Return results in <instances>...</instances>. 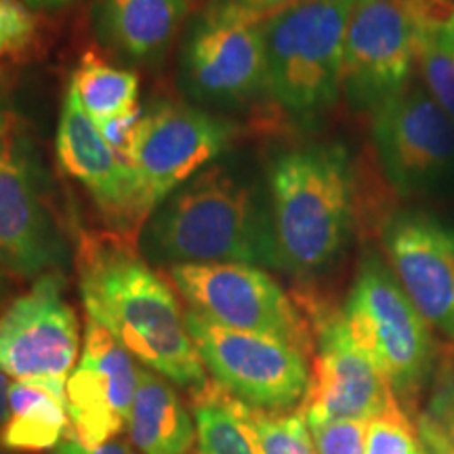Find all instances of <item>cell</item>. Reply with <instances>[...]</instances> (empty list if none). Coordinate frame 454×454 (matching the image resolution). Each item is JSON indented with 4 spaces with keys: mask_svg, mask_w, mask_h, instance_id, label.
I'll list each match as a JSON object with an SVG mask.
<instances>
[{
    "mask_svg": "<svg viewBox=\"0 0 454 454\" xmlns=\"http://www.w3.org/2000/svg\"><path fill=\"white\" fill-rule=\"evenodd\" d=\"M59 271L36 278L32 288L0 316V371L30 381L67 402V379L76 366L81 333L64 294Z\"/></svg>",
    "mask_w": 454,
    "mask_h": 454,
    "instance_id": "cell-13",
    "label": "cell"
},
{
    "mask_svg": "<svg viewBox=\"0 0 454 454\" xmlns=\"http://www.w3.org/2000/svg\"><path fill=\"white\" fill-rule=\"evenodd\" d=\"M429 3L438 4V7H446V9H450L452 4H454V0H429Z\"/></svg>",
    "mask_w": 454,
    "mask_h": 454,
    "instance_id": "cell-38",
    "label": "cell"
},
{
    "mask_svg": "<svg viewBox=\"0 0 454 454\" xmlns=\"http://www.w3.org/2000/svg\"><path fill=\"white\" fill-rule=\"evenodd\" d=\"M364 454H423L414 419L402 411L368 421Z\"/></svg>",
    "mask_w": 454,
    "mask_h": 454,
    "instance_id": "cell-25",
    "label": "cell"
},
{
    "mask_svg": "<svg viewBox=\"0 0 454 454\" xmlns=\"http://www.w3.org/2000/svg\"><path fill=\"white\" fill-rule=\"evenodd\" d=\"M81 294L90 320L141 366L192 391L207 385V368L187 334L177 297L150 263L124 248L93 244L82 254Z\"/></svg>",
    "mask_w": 454,
    "mask_h": 454,
    "instance_id": "cell-2",
    "label": "cell"
},
{
    "mask_svg": "<svg viewBox=\"0 0 454 454\" xmlns=\"http://www.w3.org/2000/svg\"><path fill=\"white\" fill-rule=\"evenodd\" d=\"M417 74L438 101V106L454 121V53L440 43L438 30L429 34L417 59Z\"/></svg>",
    "mask_w": 454,
    "mask_h": 454,
    "instance_id": "cell-24",
    "label": "cell"
},
{
    "mask_svg": "<svg viewBox=\"0 0 454 454\" xmlns=\"http://www.w3.org/2000/svg\"><path fill=\"white\" fill-rule=\"evenodd\" d=\"M299 411L308 425L368 423L404 411L385 374L351 340L340 311H316L314 368Z\"/></svg>",
    "mask_w": 454,
    "mask_h": 454,
    "instance_id": "cell-14",
    "label": "cell"
},
{
    "mask_svg": "<svg viewBox=\"0 0 454 454\" xmlns=\"http://www.w3.org/2000/svg\"><path fill=\"white\" fill-rule=\"evenodd\" d=\"M185 328L215 383L254 411L288 412L309 387L308 354L268 334L236 331L187 309Z\"/></svg>",
    "mask_w": 454,
    "mask_h": 454,
    "instance_id": "cell-8",
    "label": "cell"
},
{
    "mask_svg": "<svg viewBox=\"0 0 454 454\" xmlns=\"http://www.w3.org/2000/svg\"><path fill=\"white\" fill-rule=\"evenodd\" d=\"M36 36V17L20 0L0 3V55L26 49Z\"/></svg>",
    "mask_w": 454,
    "mask_h": 454,
    "instance_id": "cell-28",
    "label": "cell"
},
{
    "mask_svg": "<svg viewBox=\"0 0 454 454\" xmlns=\"http://www.w3.org/2000/svg\"><path fill=\"white\" fill-rule=\"evenodd\" d=\"M354 0H299L263 20L268 95L294 118H314L343 95L345 34Z\"/></svg>",
    "mask_w": 454,
    "mask_h": 454,
    "instance_id": "cell-5",
    "label": "cell"
},
{
    "mask_svg": "<svg viewBox=\"0 0 454 454\" xmlns=\"http://www.w3.org/2000/svg\"><path fill=\"white\" fill-rule=\"evenodd\" d=\"M9 374L0 371V429L9 421Z\"/></svg>",
    "mask_w": 454,
    "mask_h": 454,
    "instance_id": "cell-34",
    "label": "cell"
},
{
    "mask_svg": "<svg viewBox=\"0 0 454 454\" xmlns=\"http://www.w3.org/2000/svg\"><path fill=\"white\" fill-rule=\"evenodd\" d=\"M9 291H11V284H9V274L0 268V308H3L4 299L9 297Z\"/></svg>",
    "mask_w": 454,
    "mask_h": 454,
    "instance_id": "cell-36",
    "label": "cell"
},
{
    "mask_svg": "<svg viewBox=\"0 0 454 454\" xmlns=\"http://www.w3.org/2000/svg\"><path fill=\"white\" fill-rule=\"evenodd\" d=\"M0 454H15V452H11V450H9V448L0 446Z\"/></svg>",
    "mask_w": 454,
    "mask_h": 454,
    "instance_id": "cell-39",
    "label": "cell"
},
{
    "mask_svg": "<svg viewBox=\"0 0 454 454\" xmlns=\"http://www.w3.org/2000/svg\"><path fill=\"white\" fill-rule=\"evenodd\" d=\"M53 454H135L133 448H129L124 442L110 440L106 444L89 448L84 446L72 431H67V435L53 448Z\"/></svg>",
    "mask_w": 454,
    "mask_h": 454,
    "instance_id": "cell-30",
    "label": "cell"
},
{
    "mask_svg": "<svg viewBox=\"0 0 454 454\" xmlns=\"http://www.w3.org/2000/svg\"><path fill=\"white\" fill-rule=\"evenodd\" d=\"M0 3H4V0H0Z\"/></svg>",
    "mask_w": 454,
    "mask_h": 454,
    "instance_id": "cell-41",
    "label": "cell"
},
{
    "mask_svg": "<svg viewBox=\"0 0 454 454\" xmlns=\"http://www.w3.org/2000/svg\"><path fill=\"white\" fill-rule=\"evenodd\" d=\"M9 130V121H7V114H4V107L0 104V137Z\"/></svg>",
    "mask_w": 454,
    "mask_h": 454,
    "instance_id": "cell-37",
    "label": "cell"
},
{
    "mask_svg": "<svg viewBox=\"0 0 454 454\" xmlns=\"http://www.w3.org/2000/svg\"><path fill=\"white\" fill-rule=\"evenodd\" d=\"M190 13V0H98L93 32L110 53L139 66L164 59Z\"/></svg>",
    "mask_w": 454,
    "mask_h": 454,
    "instance_id": "cell-18",
    "label": "cell"
},
{
    "mask_svg": "<svg viewBox=\"0 0 454 454\" xmlns=\"http://www.w3.org/2000/svg\"><path fill=\"white\" fill-rule=\"evenodd\" d=\"M372 144L400 196L438 194L454 184V121L412 76L372 112Z\"/></svg>",
    "mask_w": 454,
    "mask_h": 454,
    "instance_id": "cell-9",
    "label": "cell"
},
{
    "mask_svg": "<svg viewBox=\"0 0 454 454\" xmlns=\"http://www.w3.org/2000/svg\"><path fill=\"white\" fill-rule=\"evenodd\" d=\"M263 20L236 0H211L187 24L177 67L187 99L236 107L268 93Z\"/></svg>",
    "mask_w": 454,
    "mask_h": 454,
    "instance_id": "cell-7",
    "label": "cell"
},
{
    "mask_svg": "<svg viewBox=\"0 0 454 454\" xmlns=\"http://www.w3.org/2000/svg\"><path fill=\"white\" fill-rule=\"evenodd\" d=\"M139 253L168 270L202 263L278 270L268 185L247 160L221 156L147 215Z\"/></svg>",
    "mask_w": 454,
    "mask_h": 454,
    "instance_id": "cell-1",
    "label": "cell"
},
{
    "mask_svg": "<svg viewBox=\"0 0 454 454\" xmlns=\"http://www.w3.org/2000/svg\"><path fill=\"white\" fill-rule=\"evenodd\" d=\"M67 89L74 90L84 112L95 122L107 121L139 106L137 74L106 64L93 53L82 57Z\"/></svg>",
    "mask_w": 454,
    "mask_h": 454,
    "instance_id": "cell-22",
    "label": "cell"
},
{
    "mask_svg": "<svg viewBox=\"0 0 454 454\" xmlns=\"http://www.w3.org/2000/svg\"><path fill=\"white\" fill-rule=\"evenodd\" d=\"M340 316L351 340L385 374L402 408L417 419V400L440 364L438 340L377 253L360 261Z\"/></svg>",
    "mask_w": 454,
    "mask_h": 454,
    "instance_id": "cell-4",
    "label": "cell"
},
{
    "mask_svg": "<svg viewBox=\"0 0 454 454\" xmlns=\"http://www.w3.org/2000/svg\"><path fill=\"white\" fill-rule=\"evenodd\" d=\"M278 270L311 278L331 270L354 230L356 179L348 147L286 150L268 170Z\"/></svg>",
    "mask_w": 454,
    "mask_h": 454,
    "instance_id": "cell-3",
    "label": "cell"
},
{
    "mask_svg": "<svg viewBox=\"0 0 454 454\" xmlns=\"http://www.w3.org/2000/svg\"><path fill=\"white\" fill-rule=\"evenodd\" d=\"M67 259L41 158L30 139L7 130L0 137V268L17 278H41L66 268Z\"/></svg>",
    "mask_w": 454,
    "mask_h": 454,
    "instance_id": "cell-10",
    "label": "cell"
},
{
    "mask_svg": "<svg viewBox=\"0 0 454 454\" xmlns=\"http://www.w3.org/2000/svg\"><path fill=\"white\" fill-rule=\"evenodd\" d=\"M419 419L454 448V349H448L446 357L435 368L429 402L425 411L419 412Z\"/></svg>",
    "mask_w": 454,
    "mask_h": 454,
    "instance_id": "cell-26",
    "label": "cell"
},
{
    "mask_svg": "<svg viewBox=\"0 0 454 454\" xmlns=\"http://www.w3.org/2000/svg\"><path fill=\"white\" fill-rule=\"evenodd\" d=\"M144 116H145V110H141V107L137 106V107H133V110L118 114V116L107 118V121L95 122L98 124L101 137L106 139V144L110 145L112 150L116 152V154L121 156L127 164H129L130 150H133V145H135V139H137V133H139V127H141V121H144Z\"/></svg>",
    "mask_w": 454,
    "mask_h": 454,
    "instance_id": "cell-29",
    "label": "cell"
},
{
    "mask_svg": "<svg viewBox=\"0 0 454 454\" xmlns=\"http://www.w3.org/2000/svg\"><path fill=\"white\" fill-rule=\"evenodd\" d=\"M448 11L425 0H354L343 59V95L354 110L372 114L406 87Z\"/></svg>",
    "mask_w": 454,
    "mask_h": 454,
    "instance_id": "cell-6",
    "label": "cell"
},
{
    "mask_svg": "<svg viewBox=\"0 0 454 454\" xmlns=\"http://www.w3.org/2000/svg\"><path fill=\"white\" fill-rule=\"evenodd\" d=\"M438 38L450 53H454V4L450 11H448L446 20L442 21V26L438 27Z\"/></svg>",
    "mask_w": 454,
    "mask_h": 454,
    "instance_id": "cell-33",
    "label": "cell"
},
{
    "mask_svg": "<svg viewBox=\"0 0 454 454\" xmlns=\"http://www.w3.org/2000/svg\"><path fill=\"white\" fill-rule=\"evenodd\" d=\"M425 3H429V0H425ZM431 4H434V3H431ZM435 7H438V4H435ZM446 9V7H444Z\"/></svg>",
    "mask_w": 454,
    "mask_h": 454,
    "instance_id": "cell-40",
    "label": "cell"
},
{
    "mask_svg": "<svg viewBox=\"0 0 454 454\" xmlns=\"http://www.w3.org/2000/svg\"><path fill=\"white\" fill-rule=\"evenodd\" d=\"M198 454H263L247 419V404L217 383L192 391Z\"/></svg>",
    "mask_w": 454,
    "mask_h": 454,
    "instance_id": "cell-21",
    "label": "cell"
},
{
    "mask_svg": "<svg viewBox=\"0 0 454 454\" xmlns=\"http://www.w3.org/2000/svg\"><path fill=\"white\" fill-rule=\"evenodd\" d=\"M234 135V124L200 107L170 101L147 107L129 156L139 217L225 156Z\"/></svg>",
    "mask_w": 454,
    "mask_h": 454,
    "instance_id": "cell-11",
    "label": "cell"
},
{
    "mask_svg": "<svg viewBox=\"0 0 454 454\" xmlns=\"http://www.w3.org/2000/svg\"><path fill=\"white\" fill-rule=\"evenodd\" d=\"M383 247L402 291L454 349V227L434 215L400 211L383 227Z\"/></svg>",
    "mask_w": 454,
    "mask_h": 454,
    "instance_id": "cell-15",
    "label": "cell"
},
{
    "mask_svg": "<svg viewBox=\"0 0 454 454\" xmlns=\"http://www.w3.org/2000/svg\"><path fill=\"white\" fill-rule=\"evenodd\" d=\"M67 402L30 381L9 387V421L0 429V444L9 450H49L66 438Z\"/></svg>",
    "mask_w": 454,
    "mask_h": 454,
    "instance_id": "cell-20",
    "label": "cell"
},
{
    "mask_svg": "<svg viewBox=\"0 0 454 454\" xmlns=\"http://www.w3.org/2000/svg\"><path fill=\"white\" fill-rule=\"evenodd\" d=\"M247 419L263 454H317L303 412H265L247 406Z\"/></svg>",
    "mask_w": 454,
    "mask_h": 454,
    "instance_id": "cell-23",
    "label": "cell"
},
{
    "mask_svg": "<svg viewBox=\"0 0 454 454\" xmlns=\"http://www.w3.org/2000/svg\"><path fill=\"white\" fill-rule=\"evenodd\" d=\"M129 435L141 454H190L196 440L194 417L173 383L145 366H139Z\"/></svg>",
    "mask_w": 454,
    "mask_h": 454,
    "instance_id": "cell-19",
    "label": "cell"
},
{
    "mask_svg": "<svg viewBox=\"0 0 454 454\" xmlns=\"http://www.w3.org/2000/svg\"><path fill=\"white\" fill-rule=\"evenodd\" d=\"M137 383L135 357L89 317L81 360L66 387L72 434L89 448L106 444L121 434L129 425Z\"/></svg>",
    "mask_w": 454,
    "mask_h": 454,
    "instance_id": "cell-16",
    "label": "cell"
},
{
    "mask_svg": "<svg viewBox=\"0 0 454 454\" xmlns=\"http://www.w3.org/2000/svg\"><path fill=\"white\" fill-rule=\"evenodd\" d=\"M308 427L317 454H364L366 421H326Z\"/></svg>",
    "mask_w": 454,
    "mask_h": 454,
    "instance_id": "cell-27",
    "label": "cell"
},
{
    "mask_svg": "<svg viewBox=\"0 0 454 454\" xmlns=\"http://www.w3.org/2000/svg\"><path fill=\"white\" fill-rule=\"evenodd\" d=\"M190 309L236 331L268 334L311 349V331L286 291L257 265L202 263L168 270Z\"/></svg>",
    "mask_w": 454,
    "mask_h": 454,
    "instance_id": "cell-12",
    "label": "cell"
},
{
    "mask_svg": "<svg viewBox=\"0 0 454 454\" xmlns=\"http://www.w3.org/2000/svg\"><path fill=\"white\" fill-rule=\"evenodd\" d=\"M419 440H421L423 454H454V448L448 444V442L442 438L440 434H435L434 429L427 427V425H419Z\"/></svg>",
    "mask_w": 454,
    "mask_h": 454,
    "instance_id": "cell-31",
    "label": "cell"
},
{
    "mask_svg": "<svg viewBox=\"0 0 454 454\" xmlns=\"http://www.w3.org/2000/svg\"><path fill=\"white\" fill-rule=\"evenodd\" d=\"M20 3L30 11H55V9L67 7V4H72L74 0H20Z\"/></svg>",
    "mask_w": 454,
    "mask_h": 454,
    "instance_id": "cell-35",
    "label": "cell"
},
{
    "mask_svg": "<svg viewBox=\"0 0 454 454\" xmlns=\"http://www.w3.org/2000/svg\"><path fill=\"white\" fill-rule=\"evenodd\" d=\"M236 3H240L242 7H247L248 11H253V13H257L261 17H270L278 13V11L299 3V0H236Z\"/></svg>",
    "mask_w": 454,
    "mask_h": 454,
    "instance_id": "cell-32",
    "label": "cell"
},
{
    "mask_svg": "<svg viewBox=\"0 0 454 454\" xmlns=\"http://www.w3.org/2000/svg\"><path fill=\"white\" fill-rule=\"evenodd\" d=\"M55 152L64 173L81 181L106 213L139 217L133 170L106 144L72 89L61 106Z\"/></svg>",
    "mask_w": 454,
    "mask_h": 454,
    "instance_id": "cell-17",
    "label": "cell"
}]
</instances>
